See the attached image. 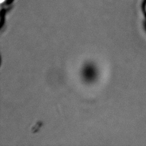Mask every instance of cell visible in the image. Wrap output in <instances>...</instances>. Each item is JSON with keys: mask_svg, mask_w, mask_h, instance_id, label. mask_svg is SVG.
I'll use <instances>...</instances> for the list:
<instances>
[{"mask_svg": "<svg viewBox=\"0 0 146 146\" xmlns=\"http://www.w3.org/2000/svg\"><path fill=\"white\" fill-rule=\"evenodd\" d=\"M9 0H1V6H3V5H5L8 2Z\"/></svg>", "mask_w": 146, "mask_h": 146, "instance_id": "obj_1", "label": "cell"}, {"mask_svg": "<svg viewBox=\"0 0 146 146\" xmlns=\"http://www.w3.org/2000/svg\"><path fill=\"white\" fill-rule=\"evenodd\" d=\"M144 10H145V12L146 13V1L145 2V4H144Z\"/></svg>", "mask_w": 146, "mask_h": 146, "instance_id": "obj_2", "label": "cell"}]
</instances>
